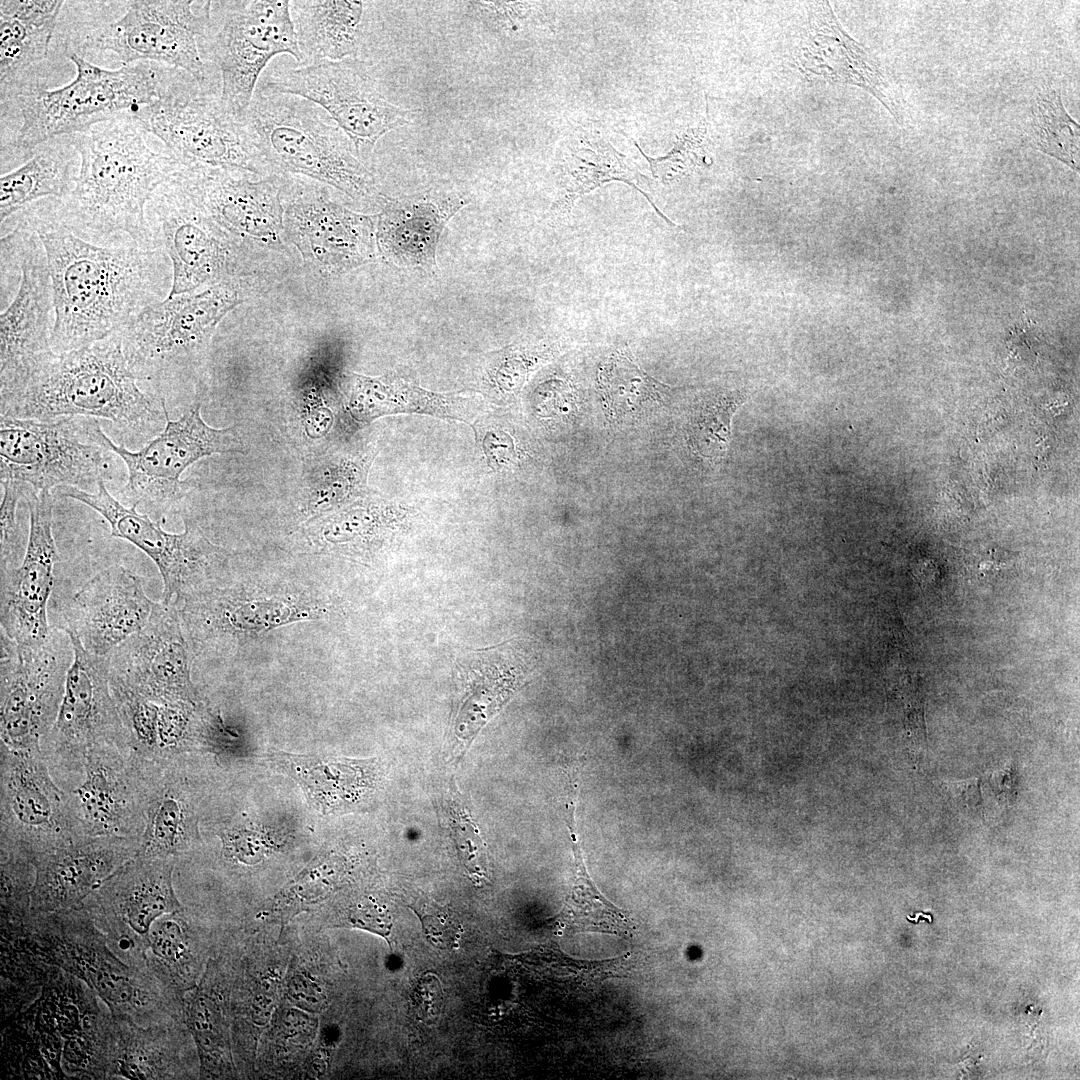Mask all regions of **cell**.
<instances>
[{
  "label": "cell",
  "instance_id": "1",
  "mask_svg": "<svg viewBox=\"0 0 1080 1080\" xmlns=\"http://www.w3.org/2000/svg\"><path fill=\"white\" fill-rule=\"evenodd\" d=\"M19 214L41 240L50 270L54 324L51 347L81 349L122 329L165 300L173 273L162 249L131 241L98 244L75 233L60 200H40Z\"/></svg>",
  "mask_w": 1080,
  "mask_h": 1080
},
{
  "label": "cell",
  "instance_id": "2",
  "mask_svg": "<svg viewBox=\"0 0 1080 1080\" xmlns=\"http://www.w3.org/2000/svg\"><path fill=\"white\" fill-rule=\"evenodd\" d=\"M2 1015L29 1020L3 1041L8 1078L108 1079L112 1015L84 982L24 955L1 973Z\"/></svg>",
  "mask_w": 1080,
  "mask_h": 1080
},
{
  "label": "cell",
  "instance_id": "3",
  "mask_svg": "<svg viewBox=\"0 0 1080 1080\" xmlns=\"http://www.w3.org/2000/svg\"><path fill=\"white\" fill-rule=\"evenodd\" d=\"M147 135L130 113L69 135L80 167L76 185L60 200V208L75 233L103 245L132 241L157 249L146 206L181 164L165 150H152Z\"/></svg>",
  "mask_w": 1080,
  "mask_h": 1080
},
{
  "label": "cell",
  "instance_id": "4",
  "mask_svg": "<svg viewBox=\"0 0 1080 1080\" xmlns=\"http://www.w3.org/2000/svg\"><path fill=\"white\" fill-rule=\"evenodd\" d=\"M166 400L140 387L119 331L78 350L54 354L17 392L0 400V415L52 421L104 419L124 439L148 442L167 420Z\"/></svg>",
  "mask_w": 1080,
  "mask_h": 1080
},
{
  "label": "cell",
  "instance_id": "5",
  "mask_svg": "<svg viewBox=\"0 0 1080 1080\" xmlns=\"http://www.w3.org/2000/svg\"><path fill=\"white\" fill-rule=\"evenodd\" d=\"M240 122L260 174H300L355 200L383 201L350 138L315 103L257 87Z\"/></svg>",
  "mask_w": 1080,
  "mask_h": 1080
},
{
  "label": "cell",
  "instance_id": "6",
  "mask_svg": "<svg viewBox=\"0 0 1080 1080\" xmlns=\"http://www.w3.org/2000/svg\"><path fill=\"white\" fill-rule=\"evenodd\" d=\"M7 945L84 982L113 1017L150 1025L182 1012V999L155 977L125 963L82 907L30 914Z\"/></svg>",
  "mask_w": 1080,
  "mask_h": 1080
},
{
  "label": "cell",
  "instance_id": "7",
  "mask_svg": "<svg viewBox=\"0 0 1080 1080\" xmlns=\"http://www.w3.org/2000/svg\"><path fill=\"white\" fill-rule=\"evenodd\" d=\"M65 55L76 68L75 78L56 89L37 86L16 97L21 125L1 154L13 151L27 160L35 147L48 140L85 132L158 96L161 64L137 62L104 69L73 51Z\"/></svg>",
  "mask_w": 1080,
  "mask_h": 1080
},
{
  "label": "cell",
  "instance_id": "8",
  "mask_svg": "<svg viewBox=\"0 0 1080 1080\" xmlns=\"http://www.w3.org/2000/svg\"><path fill=\"white\" fill-rule=\"evenodd\" d=\"M98 419L39 421L0 416V479L35 492L72 487L94 492L114 478L117 456Z\"/></svg>",
  "mask_w": 1080,
  "mask_h": 1080
},
{
  "label": "cell",
  "instance_id": "9",
  "mask_svg": "<svg viewBox=\"0 0 1080 1080\" xmlns=\"http://www.w3.org/2000/svg\"><path fill=\"white\" fill-rule=\"evenodd\" d=\"M129 113L183 166L260 174L241 122L224 109L220 87L163 65L158 96Z\"/></svg>",
  "mask_w": 1080,
  "mask_h": 1080
},
{
  "label": "cell",
  "instance_id": "10",
  "mask_svg": "<svg viewBox=\"0 0 1080 1080\" xmlns=\"http://www.w3.org/2000/svg\"><path fill=\"white\" fill-rule=\"evenodd\" d=\"M199 49L203 60L219 73L224 109L238 121L273 57L289 54L301 63L287 0L211 1Z\"/></svg>",
  "mask_w": 1080,
  "mask_h": 1080
},
{
  "label": "cell",
  "instance_id": "11",
  "mask_svg": "<svg viewBox=\"0 0 1080 1080\" xmlns=\"http://www.w3.org/2000/svg\"><path fill=\"white\" fill-rule=\"evenodd\" d=\"M211 1H125V12L89 30L65 47L83 57L111 53L122 65L153 62L176 68L199 82L221 87L218 72L200 53L199 38L209 21Z\"/></svg>",
  "mask_w": 1080,
  "mask_h": 1080
},
{
  "label": "cell",
  "instance_id": "12",
  "mask_svg": "<svg viewBox=\"0 0 1080 1080\" xmlns=\"http://www.w3.org/2000/svg\"><path fill=\"white\" fill-rule=\"evenodd\" d=\"M236 302L227 284L154 304L119 330L128 366L150 393L164 399L178 369L197 360L217 324Z\"/></svg>",
  "mask_w": 1080,
  "mask_h": 1080
},
{
  "label": "cell",
  "instance_id": "13",
  "mask_svg": "<svg viewBox=\"0 0 1080 1080\" xmlns=\"http://www.w3.org/2000/svg\"><path fill=\"white\" fill-rule=\"evenodd\" d=\"M1 242L14 251L20 280L0 316V400L22 388L55 354L51 347L54 302L44 246L19 214L1 224Z\"/></svg>",
  "mask_w": 1080,
  "mask_h": 1080
},
{
  "label": "cell",
  "instance_id": "14",
  "mask_svg": "<svg viewBox=\"0 0 1080 1080\" xmlns=\"http://www.w3.org/2000/svg\"><path fill=\"white\" fill-rule=\"evenodd\" d=\"M72 660V643L64 629L31 645L0 632V744L41 751L58 715Z\"/></svg>",
  "mask_w": 1080,
  "mask_h": 1080
},
{
  "label": "cell",
  "instance_id": "15",
  "mask_svg": "<svg viewBox=\"0 0 1080 1080\" xmlns=\"http://www.w3.org/2000/svg\"><path fill=\"white\" fill-rule=\"evenodd\" d=\"M0 850L33 856L85 836L69 792L54 782L41 751L0 744Z\"/></svg>",
  "mask_w": 1080,
  "mask_h": 1080
},
{
  "label": "cell",
  "instance_id": "16",
  "mask_svg": "<svg viewBox=\"0 0 1080 1080\" xmlns=\"http://www.w3.org/2000/svg\"><path fill=\"white\" fill-rule=\"evenodd\" d=\"M257 87L320 106L350 138L360 160L371 157L379 139L408 124L416 112L385 98L367 63L358 58L283 70Z\"/></svg>",
  "mask_w": 1080,
  "mask_h": 1080
},
{
  "label": "cell",
  "instance_id": "17",
  "mask_svg": "<svg viewBox=\"0 0 1080 1080\" xmlns=\"http://www.w3.org/2000/svg\"><path fill=\"white\" fill-rule=\"evenodd\" d=\"M200 409L196 400L176 420L168 413L163 430L138 450L107 437L108 446L126 466L127 482L121 492L125 505L162 513L179 498L181 475L190 465L216 453H244L236 429L208 426Z\"/></svg>",
  "mask_w": 1080,
  "mask_h": 1080
},
{
  "label": "cell",
  "instance_id": "18",
  "mask_svg": "<svg viewBox=\"0 0 1080 1080\" xmlns=\"http://www.w3.org/2000/svg\"><path fill=\"white\" fill-rule=\"evenodd\" d=\"M173 869L174 859L136 855L81 905L116 955L142 971L152 925L161 916L184 909L173 887Z\"/></svg>",
  "mask_w": 1080,
  "mask_h": 1080
},
{
  "label": "cell",
  "instance_id": "19",
  "mask_svg": "<svg viewBox=\"0 0 1080 1080\" xmlns=\"http://www.w3.org/2000/svg\"><path fill=\"white\" fill-rule=\"evenodd\" d=\"M73 660L58 715L41 744L49 768L82 771L86 753L105 743L131 745L110 687L108 656L88 652L67 632Z\"/></svg>",
  "mask_w": 1080,
  "mask_h": 1080
},
{
  "label": "cell",
  "instance_id": "20",
  "mask_svg": "<svg viewBox=\"0 0 1080 1080\" xmlns=\"http://www.w3.org/2000/svg\"><path fill=\"white\" fill-rule=\"evenodd\" d=\"M53 494L79 501L95 510L108 522L113 537L126 540L144 552L161 574L166 604L207 579L222 563L220 549L194 524L186 521L184 532L169 533L148 514L117 500L107 489L106 482H100L94 492L60 487Z\"/></svg>",
  "mask_w": 1080,
  "mask_h": 1080
},
{
  "label": "cell",
  "instance_id": "21",
  "mask_svg": "<svg viewBox=\"0 0 1080 1080\" xmlns=\"http://www.w3.org/2000/svg\"><path fill=\"white\" fill-rule=\"evenodd\" d=\"M146 222L157 249L168 256L173 273L167 298L216 282L227 268L223 229L173 175L146 206Z\"/></svg>",
  "mask_w": 1080,
  "mask_h": 1080
},
{
  "label": "cell",
  "instance_id": "22",
  "mask_svg": "<svg viewBox=\"0 0 1080 1080\" xmlns=\"http://www.w3.org/2000/svg\"><path fill=\"white\" fill-rule=\"evenodd\" d=\"M148 766L130 745L105 743L88 750L83 780L69 792L87 835L141 837Z\"/></svg>",
  "mask_w": 1080,
  "mask_h": 1080
},
{
  "label": "cell",
  "instance_id": "23",
  "mask_svg": "<svg viewBox=\"0 0 1080 1080\" xmlns=\"http://www.w3.org/2000/svg\"><path fill=\"white\" fill-rule=\"evenodd\" d=\"M29 536L18 567L1 568V632L19 644L46 641L52 629L47 607L54 583V566L59 559L52 533L54 494L27 491Z\"/></svg>",
  "mask_w": 1080,
  "mask_h": 1080
},
{
  "label": "cell",
  "instance_id": "24",
  "mask_svg": "<svg viewBox=\"0 0 1080 1080\" xmlns=\"http://www.w3.org/2000/svg\"><path fill=\"white\" fill-rule=\"evenodd\" d=\"M110 677L156 702L194 704L190 661L173 603H156L148 623L110 655Z\"/></svg>",
  "mask_w": 1080,
  "mask_h": 1080
},
{
  "label": "cell",
  "instance_id": "25",
  "mask_svg": "<svg viewBox=\"0 0 1080 1080\" xmlns=\"http://www.w3.org/2000/svg\"><path fill=\"white\" fill-rule=\"evenodd\" d=\"M139 848L140 838L85 835L33 856L30 914L81 906Z\"/></svg>",
  "mask_w": 1080,
  "mask_h": 1080
},
{
  "label": "cell",
  "instance_id": "26",
  "mask_svg": "<svg viewBox=\"0 0 1080 1080\" xmlns=\"http://www.w3.org/2000/svg\"><path fill=\"white\" fill-rule=\"evenodd\" d=\"M156 602L145 592L140 576L121 565L89 579L66 608V632L90 653L108 656L149 621Z\"/></svg>",
  "mask_w": 1080,
  "mask_h": 1080
},
{
  "label": "cell",
  "instance_id": "27",
  "mask_svg": "<svg viewBox=\"0 0 1080 1080\" xmlns=\"http://www.w3.org/2000/svg\"><path fill=\"white\" fill-rule=\"evenodd\" d=\"M250 172L181 165L175 175L205 212L222 228L255 236H275L282 227L279 175L257 181Z\"/></svg>",
  "mask_w": 1080,
  "mask_h": 1080
},
{
  "label": "cell",
  "instance_id": "28",
  "mask_svg": "<svg viewBox=\"0 0 1080 1080\" xmlns=\"http://www.w3.org/2000/svg\"><path fill=\"white\" fill-rule=\"evenodd\" d=\"M375 217L352 212L329 200L324 190L298 192L284 210L285 227L301 250L323 270L340 272L372 253Z\"/></svg>",
  "mask_w": 1080,
  "mask_h": 1080
},
{
  "label": "cell",
  "instance_id": "29",
  "mask_svg": "<svg viewBox=\"0 0 1080 1080\" xmlns=\"http://www.w3.org/2000/svg\"><path fill=\"white\" fill-rule=\"evenodd\" d=\"M797 59L805 75L859 86L875 96L898 120L897 108L880 68L843 30L829 2L811 3Z\"/></svg>",
  "mask_w": 1080,
  "mask_h": 1080
},
{
  "label": "cell",
  "instance_id": "30",
  "mask_svg": "<svg viewBox=\"0 0 1080 1080\" xmlns=\"http://www.w3.org/2000/svg\"><path fill=\"white\" fill-rule=\"evenodd\" d=\"M64 5L59 0L0 2L1 109L22 92L44 86L39 68L48 58Z\"/></svg>",
  "mask_w": 1080,
  "mask_h": 1080
},
{
  "label": "cell",
  "instance_id": "31",
  "mask_svg": "<svg viewBox=\"0 0 1080 1080\" xmlns=\"http://www.w3.org/2000/svg\"><path fill=\"white\" fill-rule=\"evenodd\" d=\"M466 203L464 197L449 195L384 197L376 216L381 250L398 264L431 269L442 230Z\"/></svg>",
  "mask_w": 1080,
  "mask_h": 1080
},
{
  "label": "cell",
  "instance_id": "32",
  "mask_svg": "<svg viewBox=\"0 0 1080 1080\" xmlns=\"http://www.w3.org/2000/svg\"><path fill=\"white\" fill-rule=\"evenodd\" d=\"M172 758L149 760L145 828L137 855L174 859L199 840L198 812Z\"/></svg>",
  "mask_w": 1080,
  "mask_h": 1080
},
{
  "label": "cell",
  "instance_id": "33",
  "mask_svg": "<svg viewBox=\"0 0 1080 1080\" xmlns=\"http://www.w3.org/2000/svg\"><path fill=\"white\" fill-rule=\"evenodd\" d=\"M80 158L70 136L48 140L16 169L0 178V221L43 199L63 200L78 178Z\"/></svg>",
  "mask_w": 1080,
  "mask_h": 1080
},
{
  "label": "cell",
  "instance_id": "34",
  "mask_svg": "<svg viewBox=\"0 0 1080 1080\" xmlns=\"http://www.w3.org/2000/svg\"><path fill=\"white\" fill-rule=\"evenodd\" d=\"M365 4L343 0L289 1L300 66L357 58Z\"/></svg>",
  "mask_w": 1080,
  "mask_h": 1080
},
{
  "label": "cell",
  "instance_id": "35",
  "mask_svg": "<svg viewBox=\"0 0 1080 1080\" xmlns=\"http://www.w3.org/2000/svg\"><path fill=\"white\" fill-rule=\"evenodd\" d=\"M273 760L305 789L323 813L355 805L376 783L374 763L367 760L283 752L275 753Z\"/></svg>",
  "mask_w": 1080,
  "mask_h": 1080
},
{
  "label": "cell",
  "instance_id": "36",
  "mask_svg": "<svg viewBox=\"0 0 1080 1080\" xmlns=\"http://www.w3.org/2000/svg\"><path fill=\"white\" fill-rule=\"evenodd\" d=\"M581 144L570 148L561 168L560 189L553 209L570 212L575 201L610 181H621L641 192L668 224L674 226L655 205L649 179L624 154L617 151L601 136L582 139Z\"/></svg>",
  "mask_w": 1080,
  "mask_h": 1080
},
{
  "label": "cell",
  "instance_id": "37",
  "mask_svg": "<svg viewBox=\"0 0 1080 1080\" xmlns=\"http://www.w3.org/2000/svg\"><path fill=\"white\" fill-rule=\"evenodd\" d=\"M175 1035L171 1020L140 1025L113 1017L108 1079L180 1077Z\"/></svg>",
  "mask_w": 1080,
  "mask_h": 1080
},
{
  "label": "cell",
  "instance_id": "38",
  "mask_svg": "<svg viewBox=\"0 0 1080 1080\" xmlns=\"http://www.w3.org/2000/svg\"><path fill=\"white\" fill-rule=\"evenodd\" d=\"M200 942L185 909L158 918L148 935L143 969L179 998L192 989L202 964Z\"/></svg>",
  "mask_w": 1080,
  "mask_h": 1080
},
{
  "label": "cell",
  "instance_id": "39",
  "mask_svg": "<svg viewBox=\"0 0 1080 1080\" xmlns=\"http://www.w3.org/2000/svg\"><path fill=\"white\" fill-rule=\"evenodd\" d=\"M212 965L201 984L182 998V1018L196 1044L202 1077L219 1078L231 1070L230 1041L220 984Z\"/></svg>",
  "mask_w": 1080,
  "mask_h": 1080
},
{
  "label": "cell",
  "instance_id": "40",
  "mask_svg": "<svg viewBox=\"0 0 1080 1080\" xmlns=\"http://www.w3.org/2000/svg\"><path fill=\"white\" fill-rule=\"evenodd\" d=\"M598 386L606 414L614 420L639 416L663 402L670 389L621 353H614L603 363Z\"/></svg>",
  "mask_w": 1080,
  "mask_h": 1080
},
{
  "label": "cell",
  "instance_id": "41",
  "mask_svg": "<svg viewBox=\"0 0 1080 1080\" xmlns=\"http://www.w3.org/2000/svg\"><path fill=\"white\" fill-rule=\"evenodd\" d=\"M1031 125L1039 149L1079 170V125L1066 112L1058 91L1039 94Z\"/></svg>",
  "mask_w": 1080,
  "mask_h": 1080
},
{
  "label": "cell",
  "instance_id": "42",
  "mask_svg": "<svg viewBox=\"0 0 1080 1080\" xmlns=\"http://www.w3.org/2000/svg\"><path fill=\"white\" fill-rule=\"evenodd\" d=\"M574 852L577 878L571 896L569 923L582 930L619 935L630 933V919L595 888L586 872L577 845Z\"/></svg>",
  "mask_w": 1080,
  "mask_h": 1080
},
{
  "label": "cell",
  "instance_id": "43",
  "mask_svg": "<svg viewBox=\"0 0 1080 1080\" xmlns=\"http://www.w3.org/2000/svg\"><path fill=\"white\" fill-rule=\"evenodd\" d=\"M1 936L18 932L30 915L34 868L19 853H1Z\"/></svg>",
  "mask_w": 1080,
  "mask_h": 1080
},
{
  "label": "cell",
  "instance_id": "44",
  "mask_svg": "<svg viewBox=\"0 0 1080 1080\" xmlns=\"http://www.w3.org/2000/svg\"><path fill=\"white\" fill-rule=\"evenodd\" d=\"M738 405L737 400L720 399L697 413L689 431V443L697 453L710 459L724 454L731 433V418Z\"/></svg>",
  "mask_w": 1080,
  "mask_h": 1080
},
{
  "label": "cell",
  "instance_id": "45",
  "mask_svg": "<svg viewBox=\"0 0 1080 1080\" xmlns=\"http://www.w3.org/2000/svg\"><path fill=\"white\" fill-rule=\"evenodd\" d=\"M634 143L648 161L653 175L669 180L707 164L710 145L707 119L704 118L698 127L687 129L677 138L671 151L663 157H648L638 144Z\"/></svg>",
  "mask_w": 1080,
  "mask_h": 1080
},
{
  "label": "cell",
  "instance_id": "46",
  "mask_svg": "<svg viewBox=\"0 0 1080 1080\" xmlns=\"http://www.w3.org/2000/svg\"><path fill=\"white\" fill-rule=\"evenodd\" d=\"M3 496L0 505V567H16L19 552L22 550L17 507L24 498L26 487L15 481L1 482Z\"/></svg>",
  "mask_w": 1080,
  "mask_h": 1080
},
{
  "label": "cell",
  "instance_id": "47",
  "mask_svg": "<svg viewBox=\"0 0 1080 1080\" xmlns=\"http://www.w3.org/2000/svg\"><path fill=\"white\" fill-rule=\"evenodd\" d=\"M420 918L427 940L439 949H456L463 935V927L457 918L444 908H431V912L413 909Z\"/></svg>",
  "mask_w": 1080,
  "mask_h": 1080
},
{
  "label": "cell",
  "instance_id": "48",
  "mask_svg": "<svg viewBox=\"0 0 1080 1080\" xmlns=\"http://www.w3.org/2000/svg\"><path fill=\"white\" fill-rule=\"evenodd\" d=\"M481 18L489 25L502 30H517L535 9L530 2L479 1L471 2Z\"/></svg>",
  "mask_w": 1080,
  "mask_h": 1080
},
{
  "label": "cell",
  "instance_id": "49",
  "mask_svg": "<svg viewBox=\"0 0 1080 1080\" xmlns=\"http://www.w3.org/2000/svg\"><path fill=\"white\" fill-rule=\"evenodd\" d=\"M450 807L453 823L456 824V826H453V832L456 833V841L462 862L472 879L481 882L486 878V868L484 860H481L482 853L478 843L473 842L472 839L470 840L472 836H476V834L472 833V823L465 817L461 805L452 803Z\"/></svg>",
  "mask_w": 1080,
  "mask_h": 1080
},
{
  "label": "cell",
  "instance_id": "50",
  "mask_svg": "<svg viewBox=\"0 0 1080 1080\" xmlns=\"http://www.w3.org/2000/svg\"><path fill=\"white\" fill-rule=\"evenodd\" d=\"M288 1000L301 1010L316 1013L325 1008L326 995L319 984L311 977L298 973L287 983Z\"/></svg>",
  "mask_w": 1080,
  "mask_h": 1080
},
{
  "label": "cell",
  "instance_id": "51",
  "mask_svg": "<svg viewBox=\"0 0 1080 1080\" xmlns=\"http://www.w3.org/2000/svg\"><path fill=\"white\" fill-rule=\"evenodd\" d=\"M482 446L487 463L494 470L510 467L519 460V452L512 437L502 430L486 432Z\"/></svg>",
  "mask_w": 1080,
  "mask_h": 1080
},
{
  "label": "cell",
  "instance_id": "52",
  "mask_svg": "<svg viewBox=\"0 0 1080 1080\" xmlns=\"http://www.w3.org/2000/svg\"><path fill=\"white\" fill-rule=\"evenodd\" d=\"M349 921L357 928L376 933L386 939L392 928V919L388 911L375 903L357 905L351 910Z\"/></svg>",
  "mask_w": 1080,
  "mask_h": 1080
},
{
  "label": "cell",
  "instance_id": "53",
  "mask_svg": "<svg viewBox=\"0 0 1080 1080\" xmlns=\"http://www.w3.org/2000/svg\"><path fill=\"white\" fill-rule=\"evenodd\" d=\"M952 794V798L969 814L982 812V797L979 780L956 782L946 786Z\"/></svg>",
  "mask_w": 1080,
  "mask_h": 1080
},
{
  "label": "cell",
  "instance_id": "54",
  "mask_svg": "<svg viewBox=\"0 0 1080 1080\" xmlns=\"http://www.w3.org/2000/svg\"><path fill=\"white\" fill-rule=\"evenodd\" d=\"M994 776L995 777L992 778V785H993V787H995V792L999 791L1001 793L999 795H1003V796L1006 795L1007 796L1006 793L1011 792V790H1012V781H1013V779H1012V776H1011V772L1010 771H1005V772L1000 771V772H997V773L995 772Z\"/></svg>",
  "mask_w": 1080,
  "mask_h": 1080
}]
</instances>
